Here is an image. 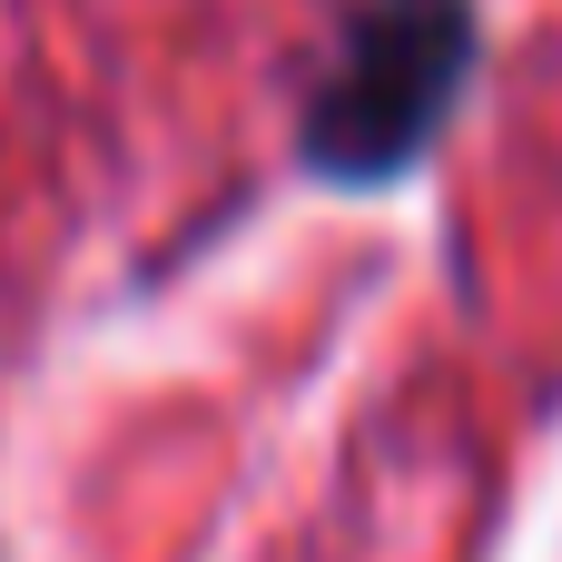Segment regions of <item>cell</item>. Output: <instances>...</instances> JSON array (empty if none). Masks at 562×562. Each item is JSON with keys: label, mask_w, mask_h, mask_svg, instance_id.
<instances>
[{"label": "cell", "mask_w": 562, "mask_h": 562, "mask_svg": "<svg viewBox=\"0 0 562 562\" xmlns=\"http://www.w3.org/2000/svg\"><path fill=\"white\" fill-rule=\"evenodd\" d=\"M474 20L464 0H366L316 109H306V158L326 178H385L425 148V128L445 119L454 79H464Z\"/></svg>", "instance_id": "obj_1"}]
</instances>
